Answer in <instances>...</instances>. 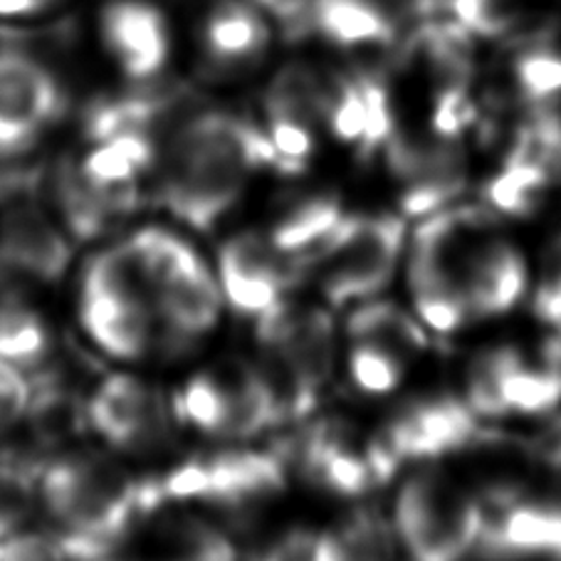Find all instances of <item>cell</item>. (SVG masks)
Instances as JSON below:
<instances>
[{"mask_svg":"<svg viewBox=\"0 0 561 561\" xmlns=\"http://www.w3.org/2000/svg\"><path fill=\"white\" fill-rule=\"evenodd\" d=\"M478 122V104L472 100L468 87H443L433 94L431 131L438 137L462 139Z\"/></svg>","mask_w":561,"mask_h":561,"instance_id":"cell-35","label":"cell"},{"mask_svg":"<svg viewBox=\"0 0 561 561\" xmlns=\"http://www.w3.org/2000/svg\"><path fill=\"white\" fill-rule=\"evenodd\" d=\"M480 561H561V500L519 495L485 507Z\"/></svg>","mask_w":561,"mask_h":561,"instance_id":"cell-8","label":"cell"},{"mask_svg":"<svg viewBox=\"0 0 561 561\" xmlns=\"http://www.w3.org/2000/svg\"><path fill=\"white\" fill-rule=\"evenodd\" d=\"M87 413L106 440L127 450L149 448L167 431L159 396L127 374L110 376L92 396Z\"/></svg>","mask_w":561,"mask_h":561,"instance_id":"cell-12","label":"cell"},{"mask_svg":"<svg viewBox=\"0 0 561 561\" xmlns=\"http://www.w3.org/2000/svg\"><path fill=\"white\" fill-rule=\"evenodd\" d=\"M57 201H60V208L67 222H70L72 233L82 240L100 236L106 222L117 218L106 206L102 191L92 181H87L82 171L62 173L60 183H57Z\"/></svg>","mask_w":561,"mask_h":561,"instance_id":"cell-28","label":"cell"},{"mask_svg":"<svg viewBox=\"0 0 561 561\" xmlns=\"http://www.w3.org/2000/svg\"><path fill=\"white\" fill-rule=\"evenodd\" d=\"M260 167L283 171L270 134L233 114L203 112L183 122L171 137L161 198L191 228L208 230Z\"/></svg>","mask_w":561,"mask_h":561,"instance_id":"cell-1","label":"cell"},{"mask_svg":"<svg viewBox=\"0 0 561 561\" xmlns=\"http://www.w3.org/2000/svg\"><path fill=\"white\" fill-rule=\"evenodd\" d=\"M302 466L314 485L342 497L364 495L399 468L379 438L359 440L356 428L342 421L317 425L302 448Z\"/></svg>","mask_w":561,"mask_h":561,"instance_id":"cell-7","label":"cell"},{"mask_svg":"<svg viewBox=\"0 0 561 561\" xmlns=\"http://www.w3.org/2000/svg\"><path fill=\"white\" fill-rule=\"evenodd\" d=\"M322 122L336 139L362 149L366 137V100L356 75L324 77Z\"/></svg>","mask_w":561,"mask_h":561,"instance_id":"cell-27","label":"cell"},{"mask_svg":"<svg viewBox=\"0 0 561 561\" xmlns=\"http://www.w3.org/2000/svg\"><path fill=\"white\" fill-rule=\"evenodd\" d=\"M47 350V329L33 309L0 302V362L31 364Z\"/></svg>","mask_w":561,"mask_h":561,"instance_id":"cell-30","label":"cell"},{"mask_svg":"<svg viewBox=\"0 0 561 561\" xmlns=\"http://www.w3.org/2000/svg\"><path fill=\"white\" fill-rule=\"evenodd\" d=\"M151 297L171 332L181 336L206 334L218 322L220 289L196 250L153 289Z\"/></svg>","mask_w":561,"mask_h":561,"instance_id":"cell-18","label":"cell"},{"mask_svg":"<svg viewBox=\"0 0 561 561\" xmlns=\"http://www.w3.org/2000/svg\"><path fill=\"white\" fill-rule=\"evenodd\" d=\"M82 324L106 354L137 359L151 340L147 299L82 297Z\"/></svg>","mask_w":561,"mask_h":561,"instance_id":"cell-21","label":"cell"},{"mask_svg":"<svg viewBox=\"0 0 561 561\" xmlns=\"http://www.w3.org/2000/svg\"><path fill=\"white\" fill-rule=\"evenodd\" d=\"M460 279L470 317L490 319L519 305L529 285V267L522 250L490 226L462 257Z\"/></svg>","mask_w":561,"mask_h":561,"instance_id":"cell-10","label":"cell"},{"mask_svg":"<svg viewBox=\"0 0 561 561\" xmlns=\"http://www.w3.org/2000/svg\"><path fill=\"white\" fill-rule=\"evenodd\" d=\"M383 151L386 167L401 188L403 216H433L468 186V153L460 139L396 127Z\"/></svg>","mask_w":561,"mask_h":561,"instance_id":"cell-5","label":"cell"},{"mask_svg":"<svg viewBox=\"0 0 561 561\" xmlns=\"http://www.w3.org/2000/svg\"><path fill=\"white\" fill-rule=\"evenodd\" d=\"M329 561H396L401 547L396 527L379 512L356 510L334 531H327Z\"/></svg>","mask_w":561,"mask_h":561,"instance_id":"cell-23","label":"cell"},{"mask_svg":"<svg viewBox=\"0 0 561 561\" xmlns=\"http://www.w3.org/2000/svg\"><path fill=\"white\" fill-rule=\"evenodd\" d=\"M309 21L344 50H389L396 37L391 15L376 0H312Z\"/></svg>","mask_w":561,"mask_h":561,"instance_id":"cell-20","label":"cell"},{"mask_svg":"<svg viewBox=\"0 0 561 561\" xmlns=\"http://www.w3.org/2000/svg\"><path fill=\"white\" fill-rule=\"evenodd\" d=\"M70 257V243L37 206L21 203L0 220V273L57 283Z\"/></svg>","mask_w":561,"mask_h":561,"instance_id":"cell-14","label":"cell"},{"mask_svg":"<svg viewBox=\"0 0 561 561\" xmlns=\"http://www.w3.org/2000/svg\"><path fill=\"white\" fill-rule=\"evenodd\" d=\"M65 110L53 72L23 53H0V117L41 131Z\"/></svg>","mask_w":561,"mask_h":561,"instance_id":"cell-16","label":"cell"},{"mask_svg":"<svg viewBox=\"0 0 561 561\" xmlns=\"http://www.w3.org/2000/svg\"><path fill=\"white\" fill-rule=\"evenodd\" d=\"M208 476L206 500L226 507H248L285 488V466L273 453L230 450L203 460Z\"/></svg>","mask_w":561,"mask_h":561,"instance_id":"cell-19","label":"cell"},{"mask_svg":"<svg viewBox=\"0 0 561 561\" xmlns=\"http://www.w3.org/2000/svg\"><path fill=\"white\" fill-rule=\"evenodd\" d=\"M480 433V419L468 401L453 396H423L396 409L376 438L396 466H401L466 453Z\"/></svg>","mask_w":561,"mask_h":561,"instance_id":"cell-6","label":"cell"},{"mask_svg":"<svg viewBox=\"0 0 561 561\" xmlns=\"http://www.w3.org/2000/svg\"><path fill=\"white\" fill-rule=\"evenodd\" d=\"M485 505L440 468H421L396 495L393 527L413 561H462L478 547Z\"/></svg>","mask_w":561,"mask_h":561,"instance_id":"cell-2","label":"cell"},{"mask_svg":"<svg viewBox=\"0 0 561 561\" xmlns=\"http://www.w3.org/2000/svg\"><path fill=\"white\" fill-rule=\"evenodd\" d=\"M458 21H428L403 45L401 60L428 77L435 92L443 87H470L476 72V41Z\"/></svg>","mask_w":561,"mask_h":561,"instance_id":"cell-17","label":"cell"},{"mask_svg":"<svg viewBox=\"0 0 561 561\" xmlns=\"http://www.w3.org/2000/svg\"><path fill=\"white\" fill-rule=\"evenodd\" d=\"M515 346H492L480 352L468 366L466 401L478 419H505L502 405V379Z\"/></svg>","mask_w":561,"mask_h":561,"instance_id":"cell-29","label":"cell"},{"mask_svg":"<svg viewBox=\"0 0 561 561\" xmlns=\"http://www.w3.org/2000/svg\"><path fill=\"white\" fill-rule=\"evenodd\" d=\"M37 137H41V131L0 117V157H8V159L23 157L25 151L33 149Z\"/></svg>","mask_w":561,"mask_h":561,"instance_id":"cell-38","label":"cell"},{"mask_svg":"<svg viewBox=\"0 0 561 561\" xmlns=\"http://www.w3.org/2000/svg\"><path fill=\"white\" fill-rule=\"evenodd\" d=\"M472 240V222L460 208H443L415 228L409 250L413 312L435 334H456L470 319L460 265Z\"/></svg>","mask_w":561,"mask_h":561,"instance_id":"cell-3","label":"cell"},{"mask_svg":"<svg viewBox=\"0 0 561 561\" xmlns=\"http://www.w3.org/2000/svg\"><path fill=\"white\" fill-rule=\"evenodd\" d=\"M405 359L383 346L354 342L350 374L356 389L366 396H386L399 389L405 376Z\"/></svg>","mask_w":561,"mask_h":561,"instance_id":"cell-32","label":"cell"},{"mask_svg":"<svg viewBox=\"0 0 561 561\" xmlns=\"http://www.w3.org/2000/svg\"><path fill=\"white\" fill-rule=\"evenodd\" d=\"M273 33L245 0H218L203 21V65L216 80H236L265 62Z\"/></svg>","mask_w":561,"mask_h":561,"instance_id":"cell-11","label":"cell"},{"mask_svg":"<svg viewBox=\"0 0 561 561\" xmlns=\"http://www.w3.org/2000/svg\"><path fill=\"white\" fill-rule=\"evenodd\" d=\"M507 157L537 169L551 188H561V114L554 106L529 110Z\"/></svg>","mask_w":561,"mask_h":561,"instance_id":"cell-24","label":"cell"},{"mask_svg":"<svg viewBox=\"0 0 561 561\" xmlns=\"http://www.w3.org/2000/svg\"><path fill=\"white\" fill-rule=\"evenodd\" d=\"M31 409V386L13 364L0 362V433L11 428Z\"/></svg>","mask_w":561,"mask_h":561,"instance_id":"cell-36","label":"cell"},{"mask_svg":"<svg viewBox=\"0 0 561 561\" xmlns=\"http://www.w3.org/2000/svg\"><path fill=\"white\" fill-rule=\"evenodd\" d=\"M53 0H0V18H25L43 13Z\"/></svg>","mask_w":561,"mask_h":561,"instance_id":"cell-40","label":"cell"},{"mask_svg":"<svg viewBox=\"0 0 561 561\" xmlns=\"http://www.w3.org/2000/svg\"><path fill=\"white\" fill-rule=\"evenodd\" d=\"M31 415L37 438L45 443H60L77 431L80 409H77V401L70 393L57 389L55 383H47L31 403Z\"/></svg>","mask_w":561,"mask_h":561,"instance_id":"cell-34","label":"cell"},{"mask_svg":"<svg viewBox=\"0 0 561 561\" xmlns=\"http://www.w3.org/2000/svg\"><path fill=\"white\" fill-rule=\"evenodd\" d=\"M448 13L476 37H505L515 35L527 8L525 0H450Z\"/></svg>","mask_w":561,"mask_h":561,"instance_id":"cell-31","label":"cell"},{"mask_svg":"<svg viewBox=\"0 0 561 561\" xmlns=\"http://www.w3.org/2000/svg\"><path fill=\"white\" fill-rule=\"evenodd\" d=\"M525 443V450L535 466L547 470H561V415H551V419L539 425V428L529 435Z\"/></svg>","mask_w":561,"mask_h":561,"instance_id":"cell-37","label":"cell"},{"mask_svg":"<svg viewBox=\"0 0 561 561\" xmlns=\"http://www.w3.org/2000/svg\"><path fill=\"white\" fill-rule=\"evenodd\" d=\"M220 279L228 302L240 314H263L295 285L273 243L253 233L230 238L220 250Z\"/></svg>","mask_w":561,"mask_h":561,"instance_id":"cell-13","label":"cell"},{"mask_svg":"<svg viewBox=\"0 0 561 561\" xmlns=\"http://www.w3.org/2000/svg\"><path fill=\"white\" fill-rule=\"evenodd\" d=\"M561 94V50L549 45H531L510 62L507 102H519L535 110L547 106Z\"/></svg>","mask_w":561,"mask_h":561,"instance_id":"cell-25","label":"cell"},{"mask_svg":"<svg viewBox=\"0 0 561 561\" xmlns=\"http://www.w3.org/2000/svg\"><path fill=\"white\" fill-rule=\"evenodd\" d=\"M255 3L287 25L302 23L312 8V0H255Z\"/></svg>","mask_w":561,"mask_h":561,"instance_id":"cell-39","label":"cell"},{"mask_svg":"<svg viewBox=\"0 0 561 561\" xmlns=\"http://www.w3.org/2000/svg\"><path fill=\"white\" fill-rule=\"evenodd\" d=\"M346 334L352 342L383 346L405 362L428 352L431 346L428 327L393 302H369L354 309V314L346 319Z\"/></svg>","mask_w":561,"mask_h":561,"instance_id":"cell-22","label":"cell"},{"mask_svg":"<svg viewBox=\"0 0 561 561\" xmlns=\"http://www.w3.org/2000/svg\"><path fill=\"white\" fill-rule=\"evenodd\" d=\"M554 191L537 169L517 159H505L502 169L488 181L485 201L492 213L512 218H527L545 206L549 193Z\"/></svg>","mask_w":561,"mask_h":561,"instance_id":"cell-26","label":"cell"},{"mask_svg":"<svg viewBox=\"0 0 561 561\" xmlns=\"http://www.w3.org/2000/svg\"><path fill=\"white\" fill-rule=\"evenodd\" d=\"M106 50L134 80L159 75L169 60V25L157 5L147 0H117L102 13Z\"/></svg>","mask_w":561,"mask_h":561,"instance_id":"cell-15","label":"cell"},{"mask_svg":"<svg viewBox=\"0 0 561 561\" xmlns=\"http://www.w3.org/2000/svg\"><path fill=\"white\" fill-rule=\"evenodd\" d=\"M181 413L206 433L222 435L228 423V391L226 383L201 374L191 379L181 396Z\"/></svg>","mask_w":561,"mask_h":561,"instance_id":"cell-33","label":"cell"},{"mask_svg":"<svg viewBox=\"0 0 561 561\" xmlns=\"http://www.w3.org/2000/svg\"><path fill=\"white\" fill-rule=\"evenodd\" d=\"M403 248L405 222L401 216H352L340 243L317 267L329 305L340 307L379 295L393 279Z\"/></svg>","mask_w":561,"mask_h":561,"instance_id":"cell-4","label":"cell"},{"mask_svg":"<svg viewBox=\"0 0 561 561\" xmlns=\"http://www.w3.org/2000/svg\"><path fill=\"white\" fill-rule=\"evenodd\" d=\"M257 336L297 374L309 396L319 399L334 369V322L324 309H293L275 302L257 314Z\"/></svg>","mask_w":561,"mask_h":561,"instance_id":"cell-9","label":"cell"}]
</instances>
